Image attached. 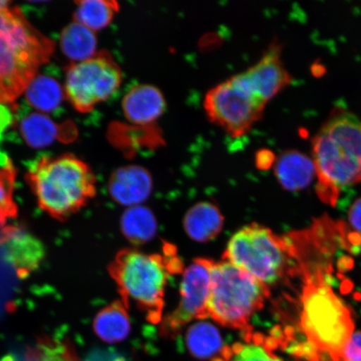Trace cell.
I'll list each match as a JSON object with an SVG mask.
<instances>
[{"instance_id":"7402d4cb","label":"cell","mask_w":361,"mask_h":361,"mask_svg":"<svg viewBox=\"0 0 361 361\" xmlns=\"http://www.w3.org/2000/svg\"><path fill=\"white\" fill-rule=\"evenodd\" d=\"M121 231L129 241L142 245L152 240L157 233L154 215L145 207H130L125 212L121 221Z\"/></svg>"},{"instance_id":"30bf717a","label":"cell","mask_w":361,"mask_h":361,"mask_svg":"<svg viewBox=\"0 0 361 361\" xmlns=\"http://www.w3.org/2000/svg\"><path fill=\"white\" fill-rule=\"evenodd\" d=\"M214 263L213 260L197 259L184 271L177 308L161 319L162 336L173 337L192 320L209 319L207 309Z\"/></svg>"},{"instance_id":"cb8c5ba5","label":"cell","mask_w":361,"mask_h":361,"mask_svg":"<svg viewBox=\"0 0 361 361\" xmlns=\"http://www.w3.org/2000/svg\"><path fill=\"white\" fill-rule=\"evenodd\" d=\"M243 338L245 344L236 343L232 346L233 356L230 361H283L274 353V349L279 346L276 338H266L252 333Z\"/></svg>"},{"instance_id":"603a6c76","label":"cell","mask_w":361,"mask_h":361,"mask_svg":"<svg viewBox=\"0 0 361 361\" xmlns=\"http://www.w3.org/2000/svg\"><path fill=\"white\" fill-rule=\"evenodd\" d=\"M75 4V22L92 31L106 28L120 10L119 4L113 0H84Z\"/></svg>"},{"instance_id":"6da1fadb","label":"cell","mask_w":361,"mask_h":361,"mask_svg":"<svg viewBox=\"0 0 361 361\" xmlns=\"http://www.w3.org/2000/svg\"><path fill=\"white\" fill-rule=\"evenodd\" d=\"M299 324L303 342L284 347L306 361H324L340 356L354 334L350 310L331 288V275L315 271L304 275Z\"/></svg>"},{"instance_id":"ba28073f","label":"cell","mask_w":361,"mask_h":361,"mask_svg":"<svg viewBox=\"0 0 361 361\" xmlns=\"http://www.w3.org/2000/svg\"><path fill=\"white\" fill-rule=\"evenodd\" d=\"M123 82V72L107 51L97 52L88 60L66 68L65 94L81 113L92 111L111 97Z\"/></svg>"},{"instance_id":"4316f807","label":"cell","mask_w":361,"mask_h":361,"mask_svg":"<svg viewBox=\"0 0 361 361\" xmlns=\"http://www.w3.org/2000/svg\"><path fill=\"white\" fill-rule=\"evenodd\" d=\"M84 361H126V360L111 349H97L90 352Z\"/></svg>"},{"instance_id":"8fae6325","label":"cell","mask_w":361,"mask_h":361,"mask_svg":"<svg viewBox=\"0 0 361 361\" xmlns=\"http://www.w3.org/2000/svg\"><path fill=\"white\" fill-rule=\"evenodd\" d=\"M238 76L252 93L265 104L292 82L291 75L281 60V47L277 42L270 44L268 51L255 65Z\"/></svg>"},{"instance_id":"83f0119b","label":"cell","mask_w":361,"mask_h":361,"mask_svg":"<svg viewBox=\"0 0 361 361\" xmlns=\"http://www.w3.org/2000/svg\"><path fill=\"white\" fill-rule=\"evenodd\" d=\"M348 218L350 228H353L355 233L361 238V198L350 207Z\"/></svg>"},{"instance_id":"f1b7e54d","label":"cell","mask_w":361,"mask_h":361,"mask_svg":"<svg viewBox=\"0 0 361 361\" xmlns=\"http://www.w3.org/2000/svg\"><path fill=\"white\" fill-rule=\"evenodd\" d=\"M11 161L6 153L3 152L1 147H0V168H4V166L10 164Z\"/></svg>"},{"instance_id":"5b68a950","label":"cell","mask_w":361,"mask_h":361,"mask_svg":"<svg viewBox=\"0 0 361 361\" xmlns=\"http://www.w3.org/2000/svg\"><path fill=\"white\" fill-rule=\"evenodd\" d=\"M269 295V287L246 271L228 261L214 262L207 316L220 326L240 331L245 337L252 333V316L263 308Z\"/></svg>"},{"instance_id":"7c38bea8","label":"cell","mask_w":361,"mask_h":361,"mask_svg":"<svg viewBox=\"0 0 361 361\" xmlns=\"http://www.w3.org/2000/svg\"><path fill=\"white\" fill-rule=\"evenodd\" d=\"M0 248L22 279L37 269L45 255L42 243L20 224L7 226L1 230Z\"/></svg>"},{"instance_id":"4fadbf2b","label":"cell","mask_w":361,"mask_h":361,"mask_svg":"<svg viewBox=\"0 0 361 361\" xmlns=\"http://www.w3.org/2000/svg\"><path fill=\"white\" fill-rule=\"evenodd\" d=\"M21 137L32 148H44L56 141L69 142L78 135L73 123L57 125L42 113H25L18 121Z\"/></svg>"},{"instance_id":"9a60e30c","label":"cell","mask_w":361,"mask_h":361,"mask_svg":"<svg viewBox=\"0 0 361 361\" xmlns=\"http://www.w3.org/2000/svg\"><path fill=\"white\" fill-rule=\"evenodd\" d=\"M185 344L193 357L209 361H230L232 346L224 344L219 329L214 324L198 320L188 328Z\"/></svg>"},{"instance_id":"52a82bcc","label":"cell","mask_w":361,"mask_h":361,"mask_svg":"<svg viewBox=\"0 0 361 361\" xmlns=\"http://www.w3.org/2000/svg\"><path fill=\"white\" fill-rule=\"evenodd\" d=\"M291 259L286 237L257 224L234 233L223 256V260L246 271L268 287L281 281Z\"/></svg>"},{"instance_id":"2e32d148","label":"cell","mask_w":361,"mask_h":361,"mask_svg":"<svg viewBox=\"0 0 361 361\" xmlns=\"http://www.w3.org/2000/svg\"><path fill=\"white\" fill-rule=\"evenodd\" d=\"M126 118L137 125H149L157 121L166 109L161 90L150 85H135L123 100Z\"/></svg>"},{"instance_id":"e0dca14e","label":"cell","mask_w":361,"mask_h":361,"mask_svg":"<svg viewBox=\"0 0 361 361\" xmlns=\"http://www.w3.org/2000/svg\"><path fill=\"white\" fill-rule=\"evenodd\" d=\"M274 173L284 189L298 192L310 186L316 170L313 159L304 153L290 150L283 152L275 161Z\"/></svg>"},{"instance_id":"9c48e42d","label":"cell","mask_w":361,"mask_h":361,"mask_svg":"<svg viewBox=\"0 0 361 361\" xmlns=\"http://www.w3.org/2000/svg\"><path fill=\"white\" fill-rule=\"evenodd\" d=\"M265 106L238 75L212 88L203 102L209 120L234 138L250 132L263 115Z\"/></svg>"},{"instance_id":"ac0fdd59","label":"cell","mask_w":361,"mask_h":361,"mask_svg":"<svg viewBox=\"0 0 361 361\" xmlns=\"http://www.w3.org/2000/svg\"><path fill=\"white\" fill-rule=\"evenodd\" d=\"M224 219L219 207L209 202L197 203L188 211L183 226L192 240H213L222 231Z\"/></svg>"},{"instance_id":"7a4b0ae2","label":"cell","mask_w":361,"mask_h":361,"mask_svg":"<svg viewBox=\"0 0 361 361\" xmlns=\"http://www.w3.org/2000/svg\"><path fill=\"white\" fill-rule=\"evenodd\" d=\"M316 192L335 207L345 188L361 183V120L336 108L312 141Z\"/></svg>"},{"instance_id":"f546056e","label":"cell","mask_w":361,"mask_h":361,"mask_svg":"<svg viewBox=\"0 0 361 361\" xmlns=\"http://www.w3.org/2000/svg\"><path fill=\"white\" fill-rule=\"evenodd\" d=\"M0 361H24L22 355L8 354L3 356Z\"/></svg>"},{"instance_id":"d4e9b609","label":"cell","mask_w":361,"mask_h":361,"mask_svg":"<svg viewBox=\"0 0 361 361\" xmlns=\"http://www.w3.org/2000/svg\"><path fill=\"white\" fill-rule=\"evenodd\" d=\"M17 171L12 161L0 168V225L4 226L8 220L16 218L18 207L13 200V189Z\"/></svg>"},{"instance_id":"484cf974","label":"cell","mask_w":361,"mask_h":361,"mask_svg":"<svg viewBox=\"0 0 361 361\" xmlns=\"http://www.w3.org/2000/svg\"><path fill=\"white\" fill-rule=\"evenodd\" d=\"M324 361H361V331L354 332L340 356Z\"/></svg>"},{"instance_id":"277c9868","label":"cell","mask_w":361,"mask_h":361,"mask_svg":"<svg viewBox=\"0 0 361 361\" xmlns=\"http://www.w3.org/2000/svg\"><path fill=\"white\" fill-rule=\"evenodd\" d=\"M25 178L40 209L59 221L78 213L96 195L92 169L75 155L40 157Z\"/></svg>"},{"instance_id":"ffe728a7","label":"cell","mask_w":361,"mask_h":361,"mask_svg":"<svg viewBox=\"0 0 361 361\" xmlns=\"http://www.w3.org/2000/svg\"><path fill=\"white\" fill-rule=\"evenodd\" d=\"M26 101L35 109L52 113L60 108L65 93L59 81L48 75H36L25 90Z\"/></svg>"},{"instance_id":"4dcf8cb0","label":"cell","mask_w":361,"mask_h":361,"mask_svg":"<svg viewBox=\"0 0 361 361\" xmlns=\"http://www.w3.org/2000/svg\"><path fill=\"white\" fill-rule=\"evenodd\" d=\"M11 1H4L0 0V11L6 10V8H10Z\"/></svg>"},{"instance_id":"d6986e66","label":"cell","mask_w":361,"mask_h":361,"mask_svg":"<svg viewBox=\"0 0 361 361\" xmlns=\"http://www.w3.org/2000/svg\"><path fill=\"white\" fill-rule=\"evenodd\" d=\"M93 328L96 335L109 344L125 341L132 326L123 302H113L102 310L94 319Z\"/></svg>"},{"instance_id":"8992f818","label":"cell","mask_w":361,"mask_h":361,"mask_svg":"<svg viewBox=\"0 0 361 361\" xmlns=\"http://www.w3.org/2000/svg\"><path fill=\"white\" fill-rule=\"evenodd\" d=\"M159 255L126 248L109 266L111 276L118 287L126 308L134 303L147 314L148 322H161L164 295L170 268Z\"/></svg>"},{"instance_id":"5bb4252c","label":"cell","mask_w":361,"mask_h":361,"mask_svg":"<svg viewBox=\"0 0 361 361\" xmlns=\"http://www.w3.org/2000/svg\"><path fill=\"white\" fill-rule=\"evenodd\" d=\"M108 187L113 200L120 204L139 206L150 196L152 178L142 166H124L113 173Z\"/></svg>"},{"instance_id":"44dd1931","label":"cell","mask_w":361,"mask_h":361,"mask_svg":"<svg viewBox=\"0 0 361 361\" xmlns=\"http://www.w3.org/2000/svg\"><path fill=\"white\" fill-rule=\"evenodd\" d=\"M63 54L71 61L82 62L97 54V39L94 31L78 23H71L60 37Z\"/></svg>"},{"instance_id":"3957f363","label":"cell","mask_w":361,"mask_h":361,"mask_svg":"<svg viewBox=\"0 0 361 361\" xmlns=\"http://www.w3.org/2000/svg\"><path fill=\"white\" fill-rule=\"evenodd\" d=\"M54 49L55 43L36 30L19 8L0 11V105L25 92Z\"/></svg>"}]
</instances>
